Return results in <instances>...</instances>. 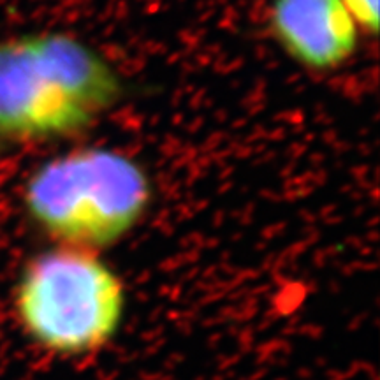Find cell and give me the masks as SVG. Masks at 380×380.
Instances as JSON below:
<instances>
[{
    "mask_svg": "<svg viewBox=\"0 0 380 380\" xmlns=\"http://www.w3.org/2000/svg\"><path fill=\"white\" fill-rule=\"evenodd\" d=\"M150 182L120 152L83 148L51 158L30 176L29 213L49 236L71 247L111 245L132 229L150 202Z\"/></svg>",
    "mask_w": 380,
    "mask_h": 380,
    "instance_id": "7a4b0ae2",
    "label": "cell"
},
{
    "mask_svg": "<svg viewBox=\"0 0 380 380\" xmlns=\"http://www.w3.org/2000/svg\"><path fill=\"white\" fill-rule=\"evenodd\" d=\"M357 27L368 29L370 32L379 30V0H340Z\"/></svg>",
    "mask_w": 380,
    "mask_h": 380,
    "instance_id": "5b68a950",
    "label": "cell"
},
{
    "mask_svg": "<svg viewBox=\"0 0 380 380\" xmlns=\"http://www.w3.org/2000/svg\"><path fill=\"white\" fill-rule=\"evenodd\" d=\"M126 291L95 250L58 245L37 255L16 289L21 326L36 344L60 356L104 347L120 328Z\"/></svg>",
    "mask_w": 380,
    "mask_h": 380,
    "instance_id": "3957f363",
    "label": "cell"
},
{
    "mask_svg": "<svg viewBox=\"0 0 380 380\" xmlns=\"http://www.w3.org/2000/svg\"><path fill=\"white\" fill-rule=\"evenodd\" d=\"M271 27L285 51L313 71L340 67L357 45V25L340 0H273Z\"/></svg>",
    "mask_w": 380,
    "mask_h": 380,
    "instance_id": "277c9868",
    "label": "cell"
},
{
    "mask_svg": "<svg viewBox=\"0 0 380 380\" xmlns=\"http://www.w3.org/2000/svg\"><path fill=\"white\" fill-rule=\"evenodd\" d=\"M118 92L110 64L73 37L45 34L0 43V132L12 138L81 129Z\"/></svg>",
    "mask_w": 380,
    "mask_h": 380,
    "instance_id": "6da1fadb",
    "label": "cell"
}]
</instances>
